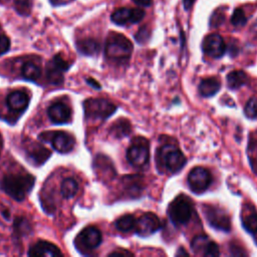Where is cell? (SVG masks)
<instances>
[{"mask_svg": "<svg viewBox=\"0 0 257 257\" xmlns=\"http://www.w3.org/2000/svg\"><path fill=\"white\" fill-rule=\"evenodd\" d=\"M35 178L30 174H8L1 181L2 190L16 201H22L30 192Z\"/></svg>", "mask_w": 257, "mask_h": 257, "instance_id": "1", "label": "cell"}, {"mask_svg": "<svg viewBox=\"0 0 257 257\" xmlns=\"http://www.w3.org/2000/svg\"><path fill=\"white\" fill-rule=\"evenodd\" d=\"M105 56L114 60H124L133 52V44L122 34L111 33L105 42Z\"/></svg>", "mask_w": 257, "mask_h": 257, "instance_id": "2", "label": "cell"}, {"mask_svg": "<svg viewBox=\"0 0 257 257\" xmlns=\"http://www.w3.org/2000/svg\"><path fill=\"white\" fill-rule=\"evenodd\" d=\"M186 157L174 145H165L158 152V163L171 173H177L186 165Z\"/></svg>", "mask_w": 257, "mask_h": 257, "instance_id": "3", "label": "cell"}, {"mask_svg": "<svg viewBox=\"0 0 257 257\" xmlns=\"http://www.w3.org/2000/svg\"><path fill=\"white\" fill-rule=\"evenodd\" d=\"M83 107L85 117L92 119H105L116 109V106L112 102L101 98L86 99L83 102Z\"/></svg>", "mask_w": 257, "mask_h": 257, "instance_id": "4", "label": "cell"}, {"mask_svg": "<svg viewBox=\"0 0 257 257\" xmlns=\"http://www.w3.org/2000/svg\"><path fill=\"white\" fill-rule=\"evenodd\" d=\"M168 214L175 225H185L192 217V204L185 196L177 197L169 206Z\"/></svg>", "mask_w": 257, "mask_h": 257, "instance_id": "5", "label": "cell"}, {"mask_svg": "<svg viewBox=\"0 0 257 257\" xmlns=\"http://www.w3.org/2000/svg\"><path fill=\"white\" fill-rule=\"evenodd\" d=\"M150 159L149 143L144 138H136L126 151V160L137 168L144 167Z\"/></svg>", "mask_w": 257, "mask_h": 257, "instance_id": "6", "label": "cell"}, {"mask_svg": "<svg viewBox=\"0 0 257 257\" xmlns=\"http://www.w3.org/2000/svg\"><path fill=\"white\" fill-rule=\"evenodd\" d=\"M39 139L43 142L50 143L54 150L65 154L74 148L75 141L72 136L64 132H45L39 135Z\"/></svg>", "mask_w": 257, "mask_h": 257, "instance_id": "7", "label": "cell"}, {"mask_svg": "<svg viewBox=\"0 0 257 257\" xmlns=\"http://www.w3.org/2000/svg\"><path fill=\"white\" fill-rule=\"evenodd\" d=\"M204 215L208 223L217 230L228 232L231 229V220L228 214L218 207L212 205L204 206Z\"/></svg>", "mask_w": 257, "mask_h": 257, "instance_id": "8", "label": "cell"}, {"mask_svg": "<svg viewBox=\"0 0 257 257\" xmlns=\"http://www.w3.org/2000/svg\"><path fill=\"white\" fill-rule=\"evenodd\" d=\"M212 182V176L205 168L196 167L188 175V184L190 189L195 193H203Z\"/></svg>", "mask_w": 257, "mask_h": 257, "instance_id": "9", "label": "cell"}, {"mask_svg": "<svg viewBox=\"0 0 257 257\" xmlns=\"http://www.w3.org/2000/svg\"><path fill=\"white\" fill-rule=\"evenodd\" d=\"M69 68V63L60 55L56 54L46 66V76L52 84H60L63 80V73Z\"/></svg>", "mask_w": 257, "mask_h": 257, "instance_id": "10", "label": "cell"}, {"mask_svg": "<svg viewBox=\"0 0 257 257\" xmlns=\"http://www.w3.org/2000/svg\"><path fill=\"white\" fill-rule=\"evenodd\" d=\"M101 232L94 226H87L84 228L77 238L75 244L78 248H84L85 250H93L101 243Z\"/></svg>", "mask_w": 257, "mask_h": 257, "instance_id": "11", "label": "cell"}, {"mask_svg": "<svg viewBox=\"0 0 257 257\" xmlns=\"http://www.w3.org/2000/svg\"><path fill=\"white\" fill-rule=\"evenodd\" d=\"M145 17V11L140 8H118L113 11L110 19L117 25L138 23Z\"/></svg>", "mask_w": 257, "mask_h": 257, "instance_id": "12", "label": "cell"}, {"mask_svg": "<svg viewBox=\"0 0 257 257\" xmlns=\"http://www.w3.org/2000/svg\"><path fill=\"white\" fill-rule=\"evenodd\" d=\"M161 227V221L158 216L154 213L148 212L143 214L139 219H137L135 231L141 236H149Z\"/></svg>", "mask_w": 257, "mask_h": 257, "instance_id": "13", "label": "cell"}, {"mask_svg": "<svg viewBox=\"0 0 257 257\" xmlns=\"http://www.w3.org/2000/svg\"><path fill=\"white\" fill-rule=\"evenodd\" d=\"M204 52L213 58H220L226 50V45L223 38L219 34H210L205 37L202 44Z\"/></svg>", "mask_w": 257, "mask_h": 257, "instance_id": "14", "label": "cell"}, {"mask_svg": "<svg viewBox=\"0 0 257 257\" xmlns=\"http://www.w3.org/2000/svg\"><path fill=\"white\" fill-rule=\"evenodd\" d=\"M93 169L97 177L103 182H109L115 176V170L111 161L103 155H98L94 159Z\"/></svg>", "mask_w": 257, "mask_h": 257, "instance_id": "15", "label": "cell"}, {"mask_svg": "<svg viewBox=\"0 0 257 257\" xmlns=\"http://www.w3.org/2000/svg\"><path fill=\"white\" fill-rule=\"evenodd\" d=\"M28 255L31 257H59L62 256V253L54 244L47 241H38L30 247Z\"/></svg>", "mask_w": 257, "mask_h": 257, "instance_id": "16", "label": "cell"}, {"mask_svg": "<svg viewBox=\"0 0 257 257\" xmlns=\"http://www.w3.org/2000/svg\"><path fill=\"white\" fill-rule=\"evenodd\" d=\"M48 116L54 123H65L71 116L70 107L63 102H55L48 107Z\"/></svg>", "mask_w": 257, "mask_h": 257, "instance_id": "17", "label": "cell"}, {"mask_svg": "<svg viewBox=\"0 0 257 257\" xmlns=\"http://www.w3.org/2000/svg\"><path fill=\"white\" fill-rule=\"evenodd\" d=\"M6 102L11 110L21 112L28 106L29 97L26 92L22 90H15L7 96Z\"/></svg>", "mask_w": 257, "mask_h": 257, "instance_id": "18", "label": "cell"}, {"mask_svg": "<svg viewBox=\"0 0 257 257\" xmlns=\"http://www.w3.org/2000/svg\"><path fill=\"white\" fill-rule=\"evenodd\" d=\"M220 87H221V82L218 78L208 77L201 81L199 85V91L205 97L213 96L219 91Z\"/></svg>", "mask_w": 257, "mask_h": 257, "instance_id": "19", "label": "cell"}, {"mask_svg": "<svg viewBox=\"0 0 257 257\" xmlns=\"http://www.w3.org/2000/svg\"><path fill=\"white\" fill-rule=\"evenodd\" d=\"M27 154H28V158L31 161H33L35 165H38V166L43 164L51 155L49 150H47L45 147L38 144L34 145L31 149H29Z\"/></svg>", "mask_w": 257, "mask_h": 257, "instance_id": "20", "label": "cell"}, {"mask_svg": "<svg viewBox=\"0 0 257 257\" xmlns=\"http://www.w3.org/2000/svg\"><path fill=\"white\" fill-rule=\"evenodd\" d=\"M77 50L84 55H94L99 51V43L92 38L80 39L76 42Z\"/></svg>", "mask_w": 257, "mask_h": 257, "instance_id": "21", "label": "cell"}, {"mask_svg": "<svg viewBox=\"0 0 257 257\" xmlns=\"http://www.w3.org/2000/svg\"><path fill=\"white\" fill-rule=\"evenodd\" d=\"M248 81V76L243 70H233L227 75V85L230 89H237Z\"/></svg>", "mask_w": 257, "mask_h": 257, "instance_id": "22", "label": "cell"}, {"mask_svg": "<svg viewBox=\"0 0 257 257\" xmlns=\"http://www.w3.org/2000/svg\"><path fill=\"white\" fill-rule=\"evenodd\" d=\"M131 131H132V126H131L130 121L127 119L119 118L118 120H116L115 122H113L111 124L109 133L112 137L121 139V138L130 135Z\"/></svg>", "mask_w": 257, "mask_h": 257, "instance_id": "23", "label": "cell"}, {"mask_svg": "<svg viewBox=\"0 0 257 257\" xmlns=\"http://www.w3.org/2000/svg\"><path fill=\"white\" fill-rule=\"evenodd\" d=\"M123 187L127 189V194L130 197H137L142 192V182L140 176H126L123 178Z\"/></svg>", "mask_w": 257, "mask_h": 257, "instance_id": "24", "label": "cell"}, {"mask_svg": "<svg viewBox=\"0 0 257 257\" xmlns=\"http://www.w3.org/2000/svg\"><path fill=\"white\" fill-rule=\"evenodd\" d=\"M211 242L212 241L206 235H198L192 240L191 247L195 254L206 256Z\"/></svg>", "mask_w": 257, "mask_h": 257, "instance_id": "25", "label": "cell"}, {"mask_svg": "<svg viewBox=\"0 0 257 257\" xmlns=\"http://www.w3.org/2000/svg\"><path fill=\"white\" fill-rule=\"evenodd\" d=\"M136 223H137V219L135 218V216L131 214H126L118 218L115 221L114 225H115V228L120 232H130L135 230Z\"/></svg>", "mask_w": 257, "mask_h": 257, "instance_id": "26", "label": "cell"}, {"mask_svg": "<svg viewBox=\"0 0 257 257\" xmlns=\"http://www.w3.org/2000/svg\"><path fill=\"white\" fill-rule=\"evenodd\" d=\"M77 190H78V184L74 179L67 178L62 181L60 192H61V195L63 196V198L70 199V198L74 197L77 193Z\"/></svg>", "mask_w": 257, "mask_h": 257, "instance_id": "27", "label": "cell"}, {"mask_svg": "<svg viewBox=\"0 0 257 257\" xmlns=\"http://www.w3.org/2000/svg\"><path fill=\"white\" fill-rule=\"evenodd\" d=\"M21 73L22 76L27 80H36L40 76L41 70L40 67L33 62H25L22 65Z\"/></svg>", "mask_w": 257, "mask_h": 257, "instance_id": "28", "label": "cell"}, {"mask_svg": "<svg viewBox=\"0 0 257 257\" xmlns=\"http://www.w3.org/2000/svg\"><path fill=\"white\" fill-rule=\"evenodd\" d=\"M243 227L257 240V213H250L242 217Z\"/></svg>", "mask_w": 257, "mask_h": 257, "instance_id": "29", "label": "cell"}, {"mask_svg": "<svg viewBox=\"0 0 257 257\" xmlns=\"http://www.w3.org/2000/svg\"><path fill=\"white\" fill-rule=\"evenodd\" d=\"M14 231L20 236L29 234V232L31 231V225L26 218L19 217L14 222Z\"/></svg>", "mask_w": 257, "mask_h": 257, "instance_id": "30", "label": "cell"}, {"mask_svg": "<svg viewBox=\"0 0 257 257\" xmlns=\"http://www.w3.org/2000/svg\"><path fill=\"white\" fill-rule=\"evenodd\" d=\"M245 114L249 118H256L257 117V98L251 97L244 108Z\"/></svg>", "mask_w": 257, "mask_h": 257, "instance_id": "31", "label": "cell"}, {"mask_svg": "<svg viewBox=\"0 0 257 257\" xmlns=\"http://www.w3.org/2000/svg\"><path fill=\"white\" fill-rule=\"evenodd\" d=\"M231 23L236 27L243 26L246 23V16L241 8H237L234 10L231 17Z\"/></svg>", "mask_w": 257, "mask_h": 257, "instance_id": "32", "label": "cell"}, {"mask_svg": "<svg viewBox=\"0 0 257 257\" xmlns=\"http://www.w3.org/2000/svg\"><path fill=\"white\" fill-rule=\"evenodd\" d=\"M16 10L20 14L27 15L29 14L30 8H31V0H14Z\"/></svg>", "mask_w": 257, "mask_h": 257, "instance_id": "33", "label": "cell"}, {"mask_svg": "<svg viewBox=\"0 0 257 257\" xmlns=\"http://www.w3.org/2000/svg\"><path fill=\"white\" fill-rule=\"evenodd\" d=\"M10 47V40L6 35H0V55L6 53Z\"/></svg>", "mask_w": 257, "mask_h": 257, "instance_id": "34", "label": "cell"}, {"mask_svg": "<svg viewBox=\"0 0 257 257\" xmlns=\"http://www.w3.org/2000/svg\"><path fill=\"white\" fill-rule=\"evenodd\" d=\"M148 37H149V31L146 27H143L142 29H140L136 35V39L138 42H144L148 39Z\"/></svg>", "mask_w": 257, "mask_h": 257, "instance_id": "35", "label": "cell"}, {"mask_svg": "<svg viewBox=\"0 0 257 257\" xmlns=\"http://www.w3.org/2000/svg\"><path fill=\"white\" fill-rule=\"evenodd\" d=\"M109 256H116V257H118V256H132L133 255V253H131L130 251H127V250H121V251H114V252H111V253H109L108 254Z\"/></svg>", "mask_w": 257, "mask_h": 257, "instance_id": "36", "label": "cell"}, {"mask_svg": "<svg viewBox=\"0 0 257 257\" xmlns=\"http://www.w3.org/2000/svg\"><path fill=\"white\" fill-rule=\"evenodd\" d=\"M86 82H87L90 86H92L93 88H95V89H99V88H100V84H99L97 81H95V79H93V78L87 77V78H86Z\"/></svg>", "mask_w": 257, "mask_h": 257, "instance_id": "37", "label": "cell"}, {"mask_svg": "<svg viewBox=\"0 0 257 257\" xmlns=\"http://www.w3.org/2000/svg\"><path fill=\"white\" fill-rule=\"evenodd\" d=\"M136 4L141 6H150L152 4V0H133Z\"/></svg>", "mask_w": 257, "mask_h": 257, "instance_id": "38", "label": "cell"}, {"mask_svg": "<svg viewBox=\"0 0 257 257\" xmlns=\"http://www.w3.org/2000/svg\"><path fill=\"white\" fill-rule=\"evenodd\" d=\"M195 1H196V0H184V7H185V9L189 10V9L193 6V4H194Z\"/></svg>", "mask_w": 257, "mask_h": 257, "instance_id": "39", "label": "cell"}, {"mask_svg": "<svg viewBox=\"0 0 257 257\" xmlns=\"http://www.w3.org/2000/svg\"><path fill=\"white\" fill-rule=\"evenodd\" d=\"M176 255H177V256H180V255H188V253H187L186 251H184V250H183V248H180L179 252H178Z\"/></svg>", "mask_w": 257, "mask_h": 257, "instance_id": "40", "label": "cell"}, {"mask_svg": "<svg viewBox=\"0 0 257 257\" xmlns=\"http://www.w3.org/2000/svg\"><path fill=\"white\" fill-rule=\"evenodd\" d=\"M2 148H3V139H2V136L0 134V152H1Z\"/></svg>", "mask_w": 257, "mask_h": 257, "instance_id": "41", "label": "cell"}]
</instances>
